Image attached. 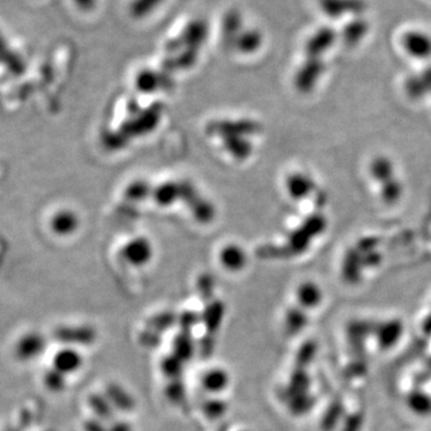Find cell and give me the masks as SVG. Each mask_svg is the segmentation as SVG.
I'll return each instance as SVG.
<instances>
[{
	"mask_svg": "<svg viewBox=\"0 0 431 431\" xmlns=\"http://www.w3.org/2000/svg\"><path fill=\"white\" fill-rule=\"evenodd\" d=\"M378 326H379V323H371V321H363V320L355 321V323H351L347 328L349 341L363 343L367 336L376 332Z\"/></svg>",
	"mask_w": 431,
	"mask_h": 431,
	"instance_id": "11",
	"label": "cell"
},
{
	"mask_svg": "<svg viewBox=\"0 0 431 431\" xmlns=\"http://www.w3.org/2000/svg\"><path fill=\"white\" fill-rule=\"evenodd\" d=\"M376 336L381 349H389L399 341L403 333V325L399 320H391L387 323H380L376 328Z\"/></svg>",
	"mask_w": 431,
	"mask_h": 431,
	"instance_id": "6",
	"label": "cell"
},
{
	"mask_svg": "<svg viewBox=\"0 0 431 431\" xmlns=\"http://www.w3.org/2000/svg\"><path fill=\"white\" fill-rule=\"evenodd\" d=\"M225 411H227V405L223 400L214 399V400L206 402V404L204 405L205 415L209 418H212V419L222 417Z\"/></svg>",
	"mask_w": 431,
	"mask_h": 431,
	"instance_id": "21",
	"label": "cell"
},
{
	"mask_svg": "<svg viewBox=\"0 0 431 431\" xmlns=\"http://www.w3.org/2000/svg\"><path fill=\"white\" fill-rule=\"evenodd\" d=\"M45 346H46V341L41 334L28 333L19 339L16 345V354L22 360H34L42 354Z\"/></svg>",
	"mask_w": 431,
	"mask_h": 431,
	"instance_id": "3",
	"label": "cell"
},
{
	"mask_svg": "<svg viewBox=\"0 0 431 431\" xmlns=\"http://www.w3.org/2000/svg\"><path fill=\"white\" fill-rule=\"evenodd\" d=\"M70 1L78 12L86 14L94 12L100 3V0H70Z\"/></svg>",
	"mask_w": 431,
	"mask_h": 431,
	"instance_id": "22",
	"label": "cell"
},
{
	"mask_svg": "<svg viewBox=\"0 0 431 431\" xmlns=\"http://www.w3.org/2000/svg\"><path fill=\"white\" fill-rule=\"evenodd\" d=\"M241 12L236 9H229L223 14L221 19V30H222L223 40L225 42L234 43L237 36L240 35L245 24Z\"/></svg>",
	"mask_w": 431,
	"mask_h": 431,
	"instance_id": "5",
	"label": "cell"
},
{
	"mask_svg": "<svg viewBox=\"0 0 431 431\" xmlns=\"http://www.w3.org/2000/svg\"><path fill=\"white\" fill-rule=\"evenodd\" d=\"M317 354V345L313 341H307L299 347L297 356H296V365L299 369H304L310 365L314 360V356Z\"/></svg>",
	"mask_w": 431,
	"mask_h": 431,
	"instance_id": "17",
	"label": "cell"
},
{
	"mask_svg": "<svg viewBox=\"0 0 431 431\" xmlns=\"http://www.w3.org/2000/svg\"><path fill=\"white\" fill-rule=\"evenodd\" d=\"M408 406L418 415H429L431 412V398L423 392L415 391L408 395Z\"/></svg>",
	"mask_w": 431,
	"mask_h": 431,
	"instance_id": "14",
	"label": "cell"
},
{
	"mask_svg": "<svg viewBox=\"0 0 431 431\" xmlns=\"http://www.w3.org/2000/svg\"><path fill=\"white\" fill-rule=\"evenodd\" d=\"M406 49L412 56L426 57L431 52V41L423 35L411 34V36L406 40Z\"/></svg>",
	"mask_w": 431,
	"mask_h": 431,
	"instance_id": "13",
	"label": "cell"
},
{
	"mask_svg": "<svg viewBox=\"0 0 431 431\" xmlns=\"http://www.w3.org/2000/svg\"><path fill=\"white\" fill-rule=\"evenodd\" d=\"M75 225V221L70 214H60L54 221V227L57 232H69Z\"/></svg>",
	"mask_w": 431,
	"mask_h": 431,
	"instance_id": "24",
	"label": "cell"
},
{
	"mask_svg": "<svg viewBox=\"0 0 431 431\" xmlns=\"http://www.w3.org/2000/svg\"><path fill=\"white\" fill-rule=\"evenodd\" d=\"M423 331L426 334H431V315L429 318L424 321V325H423Z\"/></svg>",
	"mask_w": 431,
	"mask_h": 431,
	"instance_id": "28",
	"label": "cell"
},
{
	"mask_svg": "<svg viewBox=\"0 0 431 431\" xmlns=\"http://www.w3.org/2000/svg\"><path fill=\"white\" fill-rule=\"evenodd\" d=\"M306 323H307V317L301 309H291L286 314L285 325H286V331L289 332L290 334H295L302 331Z\"/></svg>",
	"mask_w": 431,
	"mask_h": 431,
	"instance_id": "15",
	"label": "cell"
},
{
	"mask_svg": "<svg viewBox=\"0 0 431 431\" xmlns=\"http://www.w3.org/2000/svg\"><path fill=\"white\" fill-rule=\"evenodd\" d=\"M176 360V357H171L169 360H167L163 365V369L166 371L167 374L174 376V375L179 374L180 371L181 365H179V360L174 363V360Z\"/></svg>",
	"mask_w": 431,
	"mask_h": 431,
	"instance_id": "26",
	"label": "cell"
},
{
	"mask_svg": "<svg viewBox=\"0 0 431 431\" xmlns=\"http://www.w3.org/2000/svg\"><path fill=\"white\" fill-rule=\"evenodd\" d=\"M299 304L304 306V308H314L321 302V291L317 285L313 283H304L301 285L299 289Z\"/></svg>",
	"mask_w": 431,
	"mask_h": 431,
	"instance_id": "10",
	"label": "cell"
},
{
	"mask_svg": "<svg viewBox=\"0 0 431 431\" xmlns=\"http://www.w3.org/2000/svg\"><path fill=\"white\" fill-rule=\"evenodd\" d=\"M209 34V25L204 19H192L186 24L177 38L181 43L190 45L195 49L197 46L203 45Z\"/></svg>",
	"mask_w": 431,
	"mask_h": 431,
	"instance_id": "2",
	"label": "cell"
},
{
	"mask_svg": "<svg viewBox=\"0 0 431 431\" xmlns=\"http://www.w3.org/2000/svg\"><path fill=\"white\" fill-rule=\"evenodd\" d=\"M343 413H344V405H343V403L339 402V400L333 402L327 408L325 415H323V422H321L323 430H333L338 422L341 421V418L343 417Z\"/></svg>",
	"mask_w": 431,
	"mask_h": 431,
	"instance_id": "12",
	"label": "cell"
},
{
	"mask_svg": "<svg viewBox=\"0 0 431 431\" xmlns=\"http://www.w3.org/2000/svg\"><path fill=\"white\" fill-rule=\"evenodd\" d=\"M90 405L95 413L100 415L101 417L109 418L112 416V403L108 398L96 394L90 399Z\"/></svg>",
	"mask_w": 431,
	"mask_h": 431,
	"instance_id": "20",
	"label": "cell"
},
{
	"mask_svg": "<svg viewBox=\"0 0 431 431\" xmlns=\"http://www.w3.org/2000/svg\"><path fill=\"white\" fill-rule=\"evenodd\" d=\"M314 404H315L314 397L309 395L308 393L301 394L299 397L290 400V410L293 411L294 415L301 416V415H304V413L310 411L313 408Z\"/></svg>",
	"mask_w": 431,
	"mask_h": 431,
	"instance_id": "16",
	"label": "cell"
},
{
	"mask_svg": "<svg viewBox=\"0 0 431 431\" xmlns=\"http://www.w3.org/2000/svg\"><path fill=\"white\" fill-rule=\"evenodd\" d=\"M261 35L256 29L243 28L240 35L237 36L232 46L236 48L238 52L251 53L258 49L260 46Z\"/></svg>",
	"mask_w": 431,
	"mask_h": 431,
	"instance_id": "8",
	"label": "cell"
},
{
	"mask_svg": "<svg viewBox=\"0 0 431 431\" xmlns=\"http://www.w3.org/2000/svg\"><path fill=\"white\" fill-rule=\"evenodd\" d=\"M309 387H310V378L308 374L304 371V369L297 368L290 378L289 387L285 389V395L286 398L291 400L301 394L307 393Z\"/></svg>",
	"mask_w": 431,
	"mask_h": 431,
	"instance_id": "9",
	"label": "cell"
},
{
	"mask_svg": "<svg viewBox=\"0 0 431 431\" xmlns=\"http://www.w3.org/2000/svg\"><path fill=\"white\" fill-rule=\"evenodd\" d=\"M222 260L223 264L227 266L229 270H240L246 262L243 253L236 248H229L227 251H224Z\"/></svg>",
	"mask_w": 431,
	"mask_h": 431,
	"instance_id": "18",
	"label": "cell"
},
{
	"mask_svg": "<svg viewBox=\"0 0 431 431\" xmlns=\"http://www.w3.org/2000/svg\"><path fill=\"white\" fill-rule=\"evenodd\" d=\"M363 426V417L360 413H354L346 418L343 431H360Z\"/></svg>",
	"mask_w": 431,
	"mask_h": 431,
	"instance_id": "23",
	"label": "cell"
},
{
	"mask_svg": "<svg viewBox=\"0 0 431 431\" xmlns=\"http://www.w3.org/2000/svg\"><path fill=\"white\" fill-rule=\"evenodd\" d=\"M428 367H429V369L431 370V358L430 360H428Z\"/></svg>",
	"mask_w": 431,
	"mask_h": 431,
	"instance_id": "29",
	"label": "cell"
},
{
	"mask_svg": "<svg viewBox=\"0 0 431 431\" xmlns=\"http://www.w3.org/2000/svg\"><path fill=\"white\" fill-rule=\"evenodd\" d=\"M229 381H230V378L225 370L221 369V368H214V369L208 370L205 373L203 379H201V384H203V387L210 393L217 394L227 389L229 386Z\"/></svg>",
	"mask_w": 431,
	"mask_h": 431,
	"instance_id": "7",
	"label": "cell"
},
{
	"mask_svg": "<svg viewBox=\"0 0 431 431\" xmlns=\"http://www.w3.org/2000/svg\"><path fill=\"white\" fill-rule=\"evenodd\" d=\"M167 0H128L126 11L133 21H147L161 9Z\"/></svg>",
	"mask_w": 431,
	"mask_h": 431,
	"instance_id": "4",
	"label": "cell"
},
{
	"mask_svg": "<svg viewBox=\"0 0 431 431\" xmlns=\"http://www.w3.org/2000/svg\"><path fill=\"white\" fill-rule=\"evenodd\" d=\"M367 370V365H365L363 360H356L354 363H351L347 368H346V373L350 375V376H360L363 375Z\"/></svg>",
	"mask_w": 431,
	"mask_h": 431,
	"instance_id": "25",
	"label": "cell"
},
{
	"mask_svg": "<svg viewBox=\"0 0 431 431\" xmlns=\"http://www.w3.org/2000/svg\"><path fill=\"white\" fill-rule=\"evenodd\" d=\"M65 380L66 375L62 374L58 370L52 369L51 371L46 373L45 376V384L49 391L53 392H60L65 389Z\"/></svg>",
	"mask_w": 431,
	"mask_h": 431,
	"instance_id": "19",
	"label": "cell"
},
{
	"mask_svg": "<svg viewBox=\"0 0 431 431\" xmlns=\"http://www.w3.org/2000/svg\"><path fill=\"white\" fill-rule=\"evenodd\" d=\"M109 431H132V428L126 423H115Z\"/></svg>",
	"mask_w": 431,
	"mask_h": 431,
	"instance_id": "27",
	"label": "cell"
},
{
	"mask_svg": "<svg viewBox=\"0 0 431 431\" xmlns=\"http://www.w3.org/2000/svg\"><path fill=\"white\" fill-rule=\"evenodd\" d=\"M83 367V357L79 351L73 347H64L58 351L53 358V369L62 374L70 375L76 373Z\"/></svg>",
	"mask_w": 431,
	"mask_h": 431,
	"instance_id": "1",
	"label": "cell"
}]
</instances>
